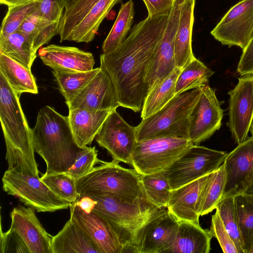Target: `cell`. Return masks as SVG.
I'll use <instances>...</instances> for the list:
<instances>
[{"instance_id": "4316f807", "label": "cell", "mask_w": 253, "mask_h": 253, "mask_svg": "<svg viewBox=\"0 0 253 253\" xmlns=\"http://www.w3.org/2000/svg\"><path fill=\"white\" fill-rule=\"evenodd\" d=\"M0 73L19 95L23 93H38L36 79L31 70L1 52H0Z\"/></svg>"}, {"instance_id": "83f0119b", "label": "cell", "mask_w": 253, "mask_h": 253, "mask_svg": "<svg viewBox=\"0 0 253 253\" xmlns=\"http://www.w3.org/2000/svg\"><path fill=\"white\" fill-rule=\"evenodd\" d=\"M181 70L176 67L169 76L148 92L141 109L142 119L162 109L176 95V83Z\"/></svg>"}, {"instance_id": "7402d4cb", "label": "cell", "mask_w": 253, "mask_h": 253, "mask_svg": "<svg viewBox=\"0 0 253 253\" xmlns=\"http://www.w3.org/2000/svg\"><path fill=\"white\" fill-rule=\"evenodd\" d=\"M111 111L69 109L70 126L75 139L81 148L92 143Z\"/></svg>"}, {"instance_id": "3957f363", "label": "cell", "mask_w": 253, "mask_h": 253, "mask_svg": "<svg viewBox=\"0 0 253 253\" xmlns=\"http://www.w3.org/2000/svg\"><path fill=\"white\" fill-rule=\"evenodd\" d=\"M31 131L35 152L46 163L45 174L65 173L83 149L75 139L68 116L51 106H45L40 110Z\"/></svg>"}, {"instance_id": "ac0fdd59", "label": "cell", "mask_w": 253, "mask_h": 253, "mask_svg": "<svg viewBox=\"0 0 253 253\" xmlns=\"http://www.w3.org/2000/svg\"><path fill=\"white\" fill-rule=\"evenodd\" d=\"M69 109L91 111L116 109L120 106L112 80L103 68L72 100L66 102Z\"/></svg>"}, {"instance_id": "4fadbf2b", "label": "cell", "mask_w": 253, "mask_h": 253, "mask_svg": "<svg viewBox=\"0 0 253 253\" xmlns=\"http://www.w3.org/2000/svg\"><path fill=\"white\" fill-rule=\"evenodd\" d=\"M223 163L226 181L221 199L253 194V136L238 144Z\"/></svg>"}, {"instance_id": "44dd1931", "label": "cell", "mask_w": 253, "mask_h": 253, "mask_svg": "<svg viewBox=\"0 0 253 253\" xmlns=\"http://www.w3.org/2000/svg\"><path fill=\"white\" fill-rule=\"evenodd\" d=\"M210 173L172 190L167 210L180 221L199 223L197 207L204 186Z\"/></svg>"}, {"instance_id": "8d00e7d4", "label": "cell", "mask_w": 253, "mask_h": 253, "mask_svg": "<svg viewBox=\"0 0 253 253\" xmlns=\"http://www.w3.org/2000/svg\"><path fill=\"white\" fill-rule=\"evenodd\" d=\"M99 0H74L64 9L59 22L60 42L67 39L76 25Z\"/></svg>"}, {"instance_id": "1f68e13d", "label": "cell", "mask_w": 253, "mask_h": 253, "mask_svg": "<svg viewBox=\"0 0 253 253\" xmlns=\"http://www.w3.org/2000/svg\"><path fill=\"white\" fill-rule=\"evenodd\" d=\"M0 52L31 70L37 57L26 36L19 31L6 37L0 36Z\"/></svg>"}, {"instance_id": "b9f144b4", "label": "cell", "mask_w": 253, "mask_h": 253, "mask_svg": "<svg viewBox=\"0 0 253 253\" xmlns=\"http://www.w3.org/2000/svg\"><path fill=\"white\" fill-rule=\"evenodd\" d=\"M210 231L212 237H214L217 240L223 253H239L233 240L225 229L217 210L211 216Z\"/></svg>"}, {"instance_id": "f1b7e54d", "label": "cell", "mask_w": 253, "mask_h": 253, "mask_svg": "<svg viewBox=\"0 0 253 253\" xmlns=\"http://www.w3.org/2000/svg\"><path fill=\"white\" fill-rule=\"evenodd\" d=\"M59 29V22L47 20L35 12L26 19L18 31L26 36L37 52L41 47L58 34Z\"/></svg>"}, {"instance_id": "30bf717a", "label": "cell", "mask_w": 253, "mask_h": 253, "mask_svg": "<svg viewBox=\"0 0 253 253\" xmlns=\"http://www.w3.org/2000/svg\"><path fill=\"white\" fill-rule=\"evenodd\" d=\"M179 221L166 208L157 210L136 233L131 253H164L173 244Z\"/></svg>"}, {"instance_id": "d590c367", "label": "cell", "mask_w": 253, "mask_h": 253, "mask_svg": "<svg viewBox=\"0 0 253 253\" xmlns=\"http://www.w3.org/2000/svg\"><path fill=\"white\" fill-rule=\"evenodd\" d=\"M234 199L245 253H249L253 246V194L237 195Z\"/></svg>"}, {"instance_id": "6da1fadb", "label": "cell", "mask_w": 253, "mask_h": 253, "mask_svg": "<svg viewBox=\"0 0 253 253\" xmlns=\"http://www.w3.org/2000/svg\"><path fill=\"white\" fill-rule=\"evenodd\" d=\"M169 15L146 18L134 25L117 48L100 55V67L110 76L120 106L139 112L149 91L145 82Z\"/></svg>"}, {"instance_id": "c3c4849f", "label": "cell", "mask_w": 253, "mask_h": 253, "mask_svg": "<svg viewBox=\"0 0 253 253\" xmlns=\"http://www.w3.org/2000/svg\"><path fill=\"white\" fill-rule=\"evenodd\" d=\"M35 0H0L1 4H4L7 7L21 4Z\"/></svg>"}, {"instance_id": "5bb4252c", "label": "cell", "mask_w": 253, "mask_h": 253, "mask_svg": "<svg viewBox=\"0 0 253 253\" xmlns=\"http://www.w3.org/2000/svg\"><path fill=\"white\" fill-rule=\"evenodd\" d=\"M200 88V98L190 116L189 137L193 145H199L220 128L224 112L214 89L209 84Z\"/></svg>"}, {"instance_id": "9a60e30c", "label": "cell", "mask_w": 253, "mask_h": 253, "mask_svg": "<svg viewBox=\"0 0 253 253\" xmlns=\"http://www.w3.org/2000/svg\"><path fill=\"white\" fill-rule=\"evenodd\" d=\"M183 0H174L163 34L155 49L145 80L149 91L169 76L176 67L174 40Z\"/></svg>"}, {"instance_id": "603a6c76", "label": "cell", "mask_w": 253, "mask_h": 253, "mask_svg": "<svg viewBox=\"0 0 253 253\" xmlns=\"http://www.w3.org/2000/svg\"><path fill=\"white\" fill-rule=\"evenodd\" d=\"M196 0H183L174 40V58L176 67L182 69L196 58L192 47L194 11Z\"/></svg>"}, {"instance_id": "8fae6325", "label": "cell", "mask_w": 253, "mask_h": 253, "mask_svg": "<svg viewBox=\"0 0 253 253\" xmlns=\"http://www.w3.org/2000/svg\"><path fill=\"white\" fill-rule=\"evenodd\" d=\"M95 139L100 146L108 151L113 160L131 166L137 142L136 128L127 124L116 109L111 111Z\"/></svg>"}, {"instance_id": "60d3db41", "label": "cell", "mask_w": 253, "mask_h": 253, "mask_svg": "<svg viewBox=\"0 0 253 253\" xmlns=\"http://www.w3.org/2000/svg\"><path fill=\"white\" fill-rule=\"evenodd\" d=\"M102 162L97 158L96 147L86 146L82 149L74 164L65 173L77 179L87 174L96 164Z\"/></svg>"}, {"instance_id": "8992f818", "label": "cell", "mask_w": 253, "mask_h": 253, "mask_svg": "<svg viewBox=\"0 0 253 253\" xmlns=\"http://www.w3.org/2000/svg\"><path fill=\"white\" fill-rule=\"evenodd\" d=\"M95 201L92 211L107 219L119 235L123 253H131V245L139 229L159 209L148 199L127 203L108 195L87 196Z\"/></svg>"}, {"instance_id": "d6a6232c", "label": "cell", "mask_w": 253, "mask_h": 253, "mask_svg": "<svg viewBox=\"0 0 253 253\" xmlns=\"http://www.w3.org/2000/svg\"><path fill=\"white\" fill-rule=\"evenodd\" d=\"M140 175L147 199L158 208H167L172 190L167 171Z\"/></svg>"}, {"instance_id": "f907efd6", "label": "cell", "mask_w": 253, "mask_h": 253, "mask_svg": "<svg viewBox=\"0 0 253 253\" xmlns=\"http://www.w3.org/2000/svg\"><path fill=\"white\" fill-rule=\"evenodd\" d=\"M250 131L251 132L252 136H253V119L251 125Z\"/></svg>"}, {"instance_id": "7a4b0ae2", "label": "cell", "mask_w": 253, "mask_h": 253, "mask_svg": "<svg viewBox=\"0 0 253 253\" xmlns=\"http://www.w3.org/2000/svg\"><path fill=\"white\" fill-rule=\"evenodd\" d=\"M19 96L0 73V121L6 146L7 169L39 176L31 128Z\"/></svg>"}, {"instance_id": "f6af8a7d", "label": "cell", "mask_w": 253, "mask_h": 253, "mask_svg": "<svg viewBox=\"0 0 253 253\" xmlns=\"http://www.w3.org/2000/svg\"><path fill=\"white\" fill-rule=\"evenodd\" d=\"M175 0H143L148 11V16L155 18L169 15Z\"/></svg>"}, {"instance_id": "e575fe53", "label": "cell", "mask_w": 253, "mask_h": 253, "mask_svg": "<svg viewBox=\"0 0 253 253\" xmlns=\"http://www.w3.org/2000/svg\"><path fill=\"white\" fill-rule=\"evenodd\" d=\"M99 70V67L86 72H58L52 73L58 89L65 102L72 100L87 84Z\"/></svg>"}, {"instance_id": "816d5d0a", "label": "cell", "mask_w": 253, "mask_h": 253, "mask_svg": "<svg viewBox=\"0 0 253 253\" xmlns=\"http://www.w3.org/2000/svg\"><path fill=\"white\" fill-rule=\"evenodd\" d=\"M249 253H253V246H252V248L250 250Z\"/></svg>"}, {"instance_id": "f35d334b", "label": "cell", "mask_w": 253, "mask_h": 253, "mask_svg": "<svg viewBox=\"0 0 253 253\" xmlns=\"http://www.w3.org/2000/svg\"><path fill=\"white\" fill-rule=\"evenodd\" d=\"M36 0L25 3L9 6L2 20L0 36L6 37L18 31L23 23L37 9Z\"/></svg>"}, {"instance_id": "ee69618b", "label": "cell", "mask_w": 253, "mask_h": 253, "mask_svg": "<svg viewBox=\"0 0 253 253\" xmlns=\"http://www.w3.org/2000/svg\"><path fill=\"white\" fill-rule=\"evenodd\" d=\"M38 5L37 14L42 17L52 21L59 22L63 14L60 0H36Z\"/></svg>"}, {"instance_id": "2e32d148", "label": "cell", "mask_w": 253, "mask_h": 253, "mask_svg": "<svg viewBox=\"0 0 253 253\" xmlns=\"http://www.w3.org/2000/svg\"><path fill=\"white\" fill-rule=\"evenodd\" d=\"M228 93L230 98L227 126L239 144L249 138L253 119V75L239 78L237 85Z\"/></svg>"}, {"instance_id": "ba28073f", "label": "cell", "mask_w": 253, "mask_h": 253, "mask_svg": "<svg viewBox=\"0 0 253 253\" xmlns=\"http://www.w3.org/2000/svg\"><path fill=\"white\" fill-rule=\"evenodd\" d=\"M2 188L37 212H53L69 208L71 203L54 193L39 176L7 169L2 177Z\"/></svg>"}, {"instance_id": "bcb514c9", "label": "cell", "mask_w": 253, "mask_h": 253, "mask_svg": "<svg viewBox=\"0 0 253 253\" xmlns=\"http://www.w3.org/2000/svg\"><path fill=\"white\" fill-rule=\"evenodd\" d=\"M237 71L242 76L253 75V37L243 49Z\"/></svg>"}, {"instance_id": "9c48e42d", "label": "cell", "mask_w": 253, "mask_h": 253, "mask_svg": "<svg viewBox=\"0 0 253 253\" xmlns=\"http://www.w3.org/2000/svg\"><path fill=\"white\" fill-rule=\"evenodd\" d=\"M228 153L193 145L167 170L172 190L191 182L216 170Z\"/></svg>"}, {"instance_id": "7c38bea8", "label": "cell", "mask_w": 253, "mask_h": 253, "mask_svg": "<svg viewBox=\"0 0 253 253\" xmlns=\"http://www.w3.org/2000/svg\"><path fill=\"white\" fill-rule=\"evenodd\" d=\"M211 34L223 45L244 49L253 37V0H242L231 7Z\"/></svg>"}, {"instance_id": "cb8c5ba5", "label": "cell", "mask_w": 253, "mask_h": 253, "mask_svg": "<svg viewBox=\"0 0 253 253\" xmlns=\"http://www.w3.org/2000/svg\"><path fill=\"white\" fill-rule=\"evenodd\" d=\"M212 237L200 224L180 221L174 241L166 253H209Z\"/></svg>"}, {"instance_id": "681fc988", "label": "cell", "mask_w": 253, "mask_h": 253, "mask_svg": "<svg viewBox=\"0 0 253 253\" xmlns=\"http://www.w3.org/2000/svg\"><path fill=\"white\" fill-rule=\"evenodd\" d=\"M62 7L65 9L68 7L74 0H60Z\"/></svg>"}, {"instance_id": "e0dca14e", "label": "cell", "mask_w": 253, "mask_h": 253, "mask_svg": "<svg viewBox=\"0 0 253 253\" xmlns=\"http://www.w3.org/2000/svg\"><path fill=\"white\" fill-rule=\"evenodd\" d=\"M71 218L87 234L101 253H123L124 246L109 221L91 211L86 212L76 203L69 207Z\"/></svg>"}, {"instance_id": "f546056e", "label": "cell", "mask_w": 253, "mask_h": 253, "mask_svg": "<svg viewBox=\"0 0 253 253\" xmlns=\"http://www.w3.org/2000/svg\"><path fill=\"white\" fill-rule=\"evenodd\" d=\"M134 14L133 0L121 4L115 22L103 42V53L114 51L126 40L131 29Z\"/></svg>"}, {"instance_id": "d4e9b609", "label": "cell", "mask_w": 253, "mask_h": 253, "mask_svg": "<svg viewBox=\"0 0 253 253\" xmlns=\"http://www.w3.org/2000/svg\"><path fill=\"white\" fill-rule=\"evenodd\" d=\"M52 253H101L84 231L71 218L52 237Z\"/></svg>"}, {"instance_id": "484cf974", "label": "cell", "mask_w": 253, "mask_h": 253, "mask_svg": "<svg viewBox=\"0 0 253 253\" xmlns=\"http://www.w3.org/2000/svg\"><path fill=\"white\" fill-rule=\"evenodd\" d=\"M121 0H99L74 27L67 41L88 43L95 38L99 26L111 9Z\"/></svg>"}, {"instance_id": "ffe728a7", "label": "cell", "mask_w": 253, "mask_h": 253, "mask_svg": "<svg viewBox=\"0 0 253 253\" xmlns=\"http://www.w3.org/2000/svg\"><path fill=\"white\" fill-rule=\"evenodd\" d=\"M43 63L58 72H86L93 69L92 54L76 47L50 44L38 50Z\"/></svg>"}, {"instance_id": "d6986e66", "label": "cell", "mask_w": 253, "mask_h": 253, "mask_svg": "<svg viewBox=\"0 0 253 253\" xmlns=\"http://www.w3.org/2000/svg\"><path fill=\"white\" fill-rule=\"evenodd\" d=\"M34 209L21 205L10 212V228L16 231L26 245L29 253H52V237L37 217Z\"/></svg>"}, {"instance_id": "4dcf8cb0", "label": "cell", "mask_w": 253, "mask_h": 253, "mask_svg": "<svg viewBox=\"0 0 253 253\" xmlns=\"http://www.w3.org/2000/svg\"><path fill=\"white\" fill-rule=\"evenodd\" d=\"M226 181L224 163L210 175L203 187L197 210L200 216L212 211L221 200Z\"/></svg>"}, {"instance_id": "7dc6e473", "label": "cell", "mask_w": 253, "mask_h": 253, "mask_svg": "<svg viewBox=\"0 0 253 253\" xmlns=\"http://www.w3.org/2000/svg\"><path fill=\"white\" fill-rule=\"evenodd\" d=\"M76 203L82 210L88 213L92 211L95 204V201L87 196H79Z\"/></svg>"}, {"instance_id": "5b68a950", "label": "cell", "mask_w": 253, "mask_h": 253, "mask_svg": "<svg viewBox=\"0 0 253 253\" xmlns=\"http://www.w3.org/2000/svg\"><path fill=\"white\" fill-rule=\"evenodd\" d=\"M200 88L176 95L162 109L135 127L137 141L158 137L189 139L191 112L201 95Z\"/></svg>"}, {"instance_id": "836d02e7", "label": "cell", "mask_w": 253, "mask_h": 253, "mask_svg": "<svg viewBox=\"0 0 253 253\" xmlns=\"http://www.w3.org/2000/svg\"><path fill=\"white\" fill-rule=\"evenodd\" d=\"M213 73L195 58L182 69L176 83L175 94L208 85L209 79Z\"/></svg>"}, {"instance_id": "74e56055", "label": "cell", "mask_w": 253, "mask_h": 253, "mask_svg": "<svg viewBox=\"0 0 253 253\" xmlns=\"http://www.w3.org/2000/svg\"><path fill=\"white\" fill-rule=\"evenodd\" d=\"M215 210L218 211L225 228L233 240L239 253H245L244 245L235 211L234 197L221 199Z\"/></svg>"}, {"instance_id": "ab89813d", "label": "cell", "mask_w": 253, "mask_h": 253, "mask_svg": "<svg viewBox=\"0 0 253 253\" xmlns=\"http://www.w3.org/2000/svg\"><path fill=\"white\" fill-rule=\"evenodd\" d=\"M54 193L70 203L79 199L76 186V179L66 173L44 174L40 178Z\"/></svg>"}, {"instance_id": "7bdbcfd3", "label": "cell", "mask_w": 253, "mask_h": 253, "mask_svg": "<svg viewBox=\"0 0 253 253\" xmlns=\"http://www.w3.org/2000/svg\"><path fill=\"white\" fill-rule=\"evenodd\" d=\"M0 253H29L25 242L14 230L9 228L3 232L0 228Z\"/></svg>"}, {"instance_id": "52a82bcc", "label": "cell", "mask_w": 253, "mask_h": 253, "mask_svg": "<svg viewBox=\"0 0 253 253\" xmlns=\"http://www.w3.org/2000/svg\"><path fill=\"white\" fill-rule=\"evenodd\" d=\"M193 145L189 139L172 137L137 141L131 166L142 175L166 171Z\"/></svg>"}, {"instance_id": "277c9868", "label": "cell", "mask_w": 253, "mask_h": 253, "mask_svg": "<svg viewBox=\"0 0 253 253\" xmlns=\"http://www.w3.org/2000/svg\"><path fill=\"white\" fill-rule=\"evenodd\" d=\"M119 162H102L87 174L76 179L79 196L108 195L127 203L147 199L140 174L133 169L122 167Z\"/></svg>"}]
</instances>
